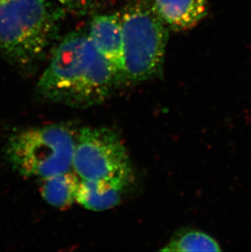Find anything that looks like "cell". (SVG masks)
I'll use <instances>...</instances> for the list:
<instances>
[{"instance_id":"10","label":"cell","mask_w":251,"mask_h":252,"mask_svg":"<svg viewBox=\"0 0 251 252\" xmlns=\"http://www.w3.org/2000/svg\"><path fill=\"white\" fill-rule=\"evenodd\" d=\"M162 252H221L220 244L216 238L195 228L184 229L176 233L161 249Z\"/></svg>"},{"instance_id":"4","label":"cell","mask_w":251,"mask_h":252,"mask_svg":"<svg viewBox=\"0 0 251 252\" xmlns=\"http://www.w3.org/2000/svg\"><path fill=\"white\" fill-rule=\"evenodd\" d=\"M124 33L122 79L146 81L162 70L168 32L153 5L135 2L121 17Z\"/></svg>"},{"instance_id":"7","label":"cell","mask_w":251,"mask_h":252,"mask_svg":"<svg viewBox=\"0 0 251 252\" xmlns=\"http://www.w3.org/2000/svg\"><path fill=\"white\" fill-rule=\"evenodd\" d=\"M153 7L164 24L176 31L193 28L208 12L206 0H154Z\"/></svg>"},{"instance_id":"1","label":"cell","mask_w":251,"mask_h":252,"mask_svg":"<svg viewBox=\"0 0 251 252\" xmlns=\"http://www.w3.org/2000/svg\"><path fill=\"white\" fill-rule=\"evenodd\" d=\"M119 78L88 33L78 31L67 34L57 46L38 81V91L53 102L88 108L106 100Z\"/></svg>"},{"instance_id":"2","label":"cell","mask_w":251,"mask_h":252,"mask_svg":"<svg viewBox=\"0 0 251 252\" xmlns=\"http://www.w3.org/2000/svg\"><path fill=\"white\" fill-rule=\"evenodd\" d=\"M58 17L49 0L0 1V51L16 63L33 62L48 47Z\"/></svg>"},{"instance_id":"9","label":"cell","mask_w":251,"mask_h":252,"mask_svg":"<svg viewBox=\"0 0 251 252\" xmlns=\"http://www.w3.org/2000/svg\"><path fill=\"white\" fill-rule=\"evenodd\" d=\"M41 194L48 204L57 208H66L76 201L78 178L70 171L43 179Z\"/></svg>"},{"instance_id":"3","label":"cell","mask_w":251,"mask_h":252,"mask_svg":"<svg viewBox=\"0 0 251 252\" xmlns=\"http://www.w3.org/2000/svg\"><path fill=\"white\" fill-rule=\"evenodd\" d=\"M76 138L68 126L52 124L26 129L10 136L5 155L22 176L48 178L70 171Z\"/></svg>"},{"instance_id":"12","label":"cell","mask_w":251,"mask_h":252,"mask_svg":"<svg viewBox=\"0 0 251 252\" xmlns=\"http://www.w3.org/2000/svg\"><path fill=\"white\" fill-rule=\"evenodd\" d=\"M0 1H2V0H0Z\"/></svg>"},{"instance_id":"8","label":"cell","mask_w":251,"mask_h":252,"mask_svg":"<svg viewBox=\"0 0 251 252\" xmlns=\"http://www.w3.org/2000/svg\"><path fill=\"white\" fill-rule=\"evenodd\" d=\"M124 189L104 181L81 180L76 193V201L86 209L104 212L119 204Z\"/></svg>"},{"instance_id":"11","label":"cell","mask_w":251,"mask_h":252,"mask_svg":"<svg viewBox=\"0 0 251 252\" xmlns=\"http://www.w3.org/2000/svg\"><path fill=\"white\" fill-rule=\"evenodd\" d=\"M60 3L72 9H83L94 4L98 0H57Z\"/></svg>"},{"instance_id":"5","label":"cell","mask_w":251,"mask_h":252,"mask_svg":"<svg viewBox=\"0 0 251 252\" xmlns=\"http://www.w3.org/2000/svg\"><path fill=\"white\" fill-rule=\"evenodd\" d=\"M81 180L104 181L125 189L132 167L119 135L107 127H85L76 137L73 164Z\"/></svg>"},{"instance_id":"6","label":"cell","mask_w":251,"mask_h":252,"mask_svg":"<svg viewBox=\"0 0 251 252\" xmlns=\"http://www.w3.org/2000/svg\"><path fill=\"white\" fill-rule=\"evenodd\" d=\"M88 38L114 67L122 78L124 66V33L121 17L114 14L99 15L91 22Z\"/></svg>"}]
</instances>
